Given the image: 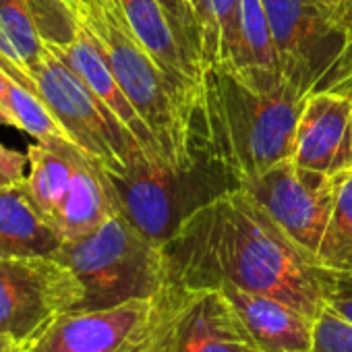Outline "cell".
Instances as JSON below:
<instances>
[{
	"label": "cell",
	"mask_w": 352,
	"mask_h": 352,
	"mask_svg": "<svg viewBox=\"0 0 352 352\" xmlns=\"http://www.w3.org/2000/svg\"><path fill=\"white\" fill-rule=\"evenodd\" d=\"M162 249L168 282L232 284L284 300L313 321L327 309L333 288V274L296 247L241 187L195 206Z\"/></svg>",
	"instance_id": "cell-1"
},
{
	"label": "cell",
	"mask_w": 352,
	"mask_h": 352,
	"mask_svg": "<svg viewBox=\"0 0 352 352\" xmlns=\"http://www.w3.org/2000/svg\"><path fill=\"white\" fill-rule=\"evenodd\" d=\"M307 91L280 73L206 69L191 120L193 145L230 174L236 187L292 160Z\"/></svg>",
	"instance_id": "cell-2"
},
{
	"label": "cell",
	"mask_w": 352,
	"mask_h": 352,
	"mask_svg": "<svg viewBox=\"0 0 352 352\" xmlns=\"http://www.w3.org/2000/svg\"><path fill=\"white\" fill-rule=\"evenodd\" d=\"M79 19L94 34L114 77L155 135L168 164L181 176L191 172L195 166L191 122L176 106L164 73L133 34L120 0H91Z\"/></svg>",
	"instance_id": "cell-3"
},
{
	"label": "cell",
	"mask_w": 352,
	"mask_h": 352,
	"mask_svg": "<svg viewBox=\"0 0 352 352\" xmlns=\"http://www.w3.org/2000/svg\"><path fill=\"white\" fill-rule=\"evenodd\" d=\"M52 257L81 284V300L75 311L155 298L168 282L164 249L143 236L120 212L94 232L65 241Z\"/></svg>",
	"instance_id": "cell-4"
},
{
	"label": "cell",
	"mask_w": 352,
	"mask_h": 352,
	"mask_svg": "<svg viewBox=\"0 0 352 352\" xmlns=\"http://www.w3.org/2000/svg\"><path fill=\"white\" fill-rule=\"evenodd\" d=\"M0 71L38 94L71 141L108 174H122L137 155L145 153L77 73L50 48L32 73L0 54Z\"/></svg>",
	"instance_id": "cell-5"
},
{
	"label": "cell",
	"mask_w": 352,
	"mask_h": 352,
	"mask_svg": "<svg viewBox=\"0 0 352 352\" xmlns=\"http://www.w3.org/2000/svg\"><path fill=\"white\" fill-rule=\"evenodd\" d=\"M153 302L151 352H259L234 307L218 288L166 282Z\"/></svg>",
	"instance_id": "cell-6"
},
{
	"label": "cell",
	"mask_w": 352,
	"mask_h": 352,
	"mask_svg": "<svg viewBox=\"0 0 352 352\" xmlns=\"http://www.w3.org/2000/svg\"><path fill=\"white\" fill-rule=\"evenodd\" d=\"M79 300L81 284L54 257H0V333L17 344L30 346Z\"/></svg>",
	"instance_id": "cell-7"
},
{
	"label": "cell",
	"mask_w": 352,
	"mask_h": 352,
	"mask_svg": "<svg viewBox=\"0 0 352 352\" xmlns=\"http://www.w3.org/2000/svg\"><path fill=\"white\" fill-rule=\"evenodd\" d=\"M267 218L317 261L336 199V176L284 160L239 185Z\"/></svg>",
	"instance_id": "cell-8"
},
{
	"label": "cell",
	"mask_w": 352,
	"mask_h": 352,
	"mask_svg": "<svg viewBox=\"0 0 352 352\" xmlns=\"http://www.w3.org/2000/svg\"><path fill=\"white\" fill-rule=\"evenodd\" d=\"M153 298H135L108 309L58 315L34 340L30 352H151Z\"/></svg>",
	"instance_id": "cell-9"
},
{
	"label": "cell",
	"mask_w": 352,
	"mask_h": 352,
	"mask_svg": "<svg viewBox=\"0 0 352 352\" xmlns=\"http://www.w3.org/2000/svg\"><path fill=\"white\" fill-rule=\"evenodd\" d=\"M292 162L300 168L338 176L352 168V96L311 89L296 120Z\"/></svg>",
	"instance_id": "cell-10"
},
{
	"label": "cell",
	"mask_w": 352,
	"mask_h": 352,
	"mask_svg": "<svg viewBox=\"0 0 352 352\" xmlns=\"http://www.w3.org/2000/svg\"><path fill=\"white\" fill-rule=\"evenodd\" d=\"M108 176L116 193L118 212L143 236L164 247L187 216L179 210L181 201H176L174 193V181L181 174H176L172 166L141 153L122 174Z\"/></svg>",
	"instance_id": "cell-11"
},
{
	"label": "cell",
	"mask_w": 352,
	"mask_h": 352,
	"mask_svg": "<svg viewBox=\"0 0 352 352\" xmlns=\"http://www.w3.org/2000/svg\"><path fill=\"white\" fill-rule=\"evenodd\" d=\"M120 7L133 34L164 73L176 106L191 122L199 100L204 73L183 50L157 0H120Z\"/></svg>",
	"instance_id": "cell-12"
},
{
	"label": "cell",
	"mask_w": 352,
	"mask_h": 352,
	"mask_svg": "<svg viewBox=\"0 0 352 352\" xmlns=\"http://www.w3.org/2000/svg\"><path fill=\"white\" fill-rule=\"evenodd\" d=\"M50 50L56 56H60L77 73V77L114 114V118L131 133V137L141 145V149L151 160H157V162L168 164V160L164 157V151H162L155 135L151 133V129L147 126V122L141 118V114L137 112V108L126 98L124 89L120 87L118 79L114 77V73H112L106 56L102 54L100 44L96 42L94 34L83 23H81L79 36L71 44H67L63 48H50Z\"/></svg>",
	"instance_id": "cell-13"
},
{
	"label": "cell",
	"mask_w": 352,
	"mask_h": 352,
	"mask_svg": "<svg viewBox=\"0 0 352 352\" xmlns=\"http://www.w3.org/2000/svg\"><path fill=\"white\" fill-rule=\"evenodd\" d=\"M218 290L234 307L245 329L259 352H311L315 321L267 294L243 290L232 284H220Z\"/></svg>",
	"instance_id": "cell-14"
},
{
	"label": "cell",
	"mask_w": 352,
	"mask_h": 352,
	"mask_svg": "<svg viewBox=\"0 0 352 352\" xmlns=\"http://www.w3.org/2000/svg\"><path fill=\"white\" fill-rule=\"evenodd\" d=\"M63 243L34 206L25 179L0 189V257H52Z\"/></svg>",
	"instance_id": "cell-15"
},
{
	"label": "cell",
	"mask_w": 352,
	"mask_h": 352,
	"mask_svg": "<svg viewBox=\"0 0 352 352\" xmlns=\"http://www.w3.org/2000/svg\"><path fill=\"white\" fill-rule=\"evenodd\" d=\"M46 52L28 0H0V54L32 73Z\"/></svg>",
	"instance_id": "cell-16"
},
{
	"label": "cell",
	"mask_w": 352,
	"mask_h": 352,
	"mask_svg": "<svg viewBox=\"0 0 352 352\" xmlns=\"http://www.w3.org/2000/svg\"><path fill=\"white\" fill-rule=\"evenodd\" d=\"M317 263L336 276H352V168L336 176L333 212Z\"/></svg>",
	"instance_id": "cell-17"
},
{
	"label": "cell",
	"mask_w": 352,
	"mask_h": 352,
	"mask_svg": "<svg viewBox=\"0 0 352 352\" xmlns=\"http://www.w3.org/2000/svg\"><path fill=\"white\" fill-rule=\"evenodd\" d=\"M0 122L13 124L21 131H25L28 135L36 137V141H40V143H50V141H58V139L71 141V137L60 126V122L54 118V114L44 104V100L38 94H34L32 89H28L25 85L13 81L11 77H9V87H7L5 112H3Z\"/></svg>",
	"instance_id": "cell-18"
},
{
	"label": "cell",
	"mask_w": 352,
	"mask_h": 352,
	"mask_svg": "<svg viewBox=\"0 0 352 352\" xmlns=\"http://www.w3.org/2000/svg\"><path fill=\"white\" fill-rule=\"evenodd\" d=\"M247 69L280 73L272 28L261 0H241V63L230 73Z\"/></svg>",
	"instance_id": "cell-19"
},
{
	"label": "cell",
	"mask_w": 352,
	"mask_h": 352,
	"mask_svg": "<svg viewBox=\"0 0 352 352\" xmlns=\"http://www.w3.org/2000/svg\"><path fill=\"white\" fill-rule=\"evenodd\" d=\"M176 38L193 65L204 73V34L189 0H157Z\"/></svg>",
	"instance_id": "cell-20"
},
{
	"label": "cell",
	"mask_w": 352,
	"mask_h": 352,
	"mask_svg": "<svg viewBox=\"0 0 352 352\" xmlns=\"http://www.w3.org/2000/svg\"><path fill=\"white\" fill-rule=\"evenodd\" d=\"M311 352H352V323L327 307L315 321Z\"/></svg>",
	"instance_id": "cell-21"
},
{
	"label": "cell",
	"mask_w": 352,
	"mask_h": 352,
	"mask_svg": "<svg viewBox=\"0 0 352 352\" xmlns=\"http://www.w3.org/2000/svg\"><path fill=\"white\" fill-rule=\"evenodd\" d=\"M313 89H336L344 94L352 89V34L344 38L336 58L329 63L321 81Z\"/></svg>",
	"instance_id": "cell-22"
},
{
	"label": "cell",
	"mask_w": 352,
	"mask_h": 352,
	"mask_svg": "<svg viewBox=\"0 0 352 352\" xmlns=\"http://www.w3.org/2000/svg\"><path fill=\"white\" fill-rule=\"evenodd\" d=\"M189 3L195 11V17L204 34V71L214 69L218 60V34H216L212 5H210V0H189Z\"/></svg>",
	"instance_id": "cell-23"
},
{
	"label": "cell",
	"mask_w": 352,
	"mask_h": 352,
	"mask_svg": "<svg viewBox=\"0 0 352 352\" xmlns=\"http://www.w3.org/2000/svg\"><path fill=\"white\" fill-rule=\"evenodd\" d=\"M30 166V157L15 149L0 145V189L17 185L25 179V168Z\"/></svg>",
	"instance_id": "cell-24"
},
{
	"label": "cell",
	"mask_w": 352,
	"mask_h": 352,
	"mask_svg": "<svg viewBox=\"0 0 352 352\" xmlns=\"http://www.w3.org/2000/svg\"><path fill=\"white\" fill-rule=\"evenodd\" d=\"M327 307L352 323V276L333 274V288L329 292Z\"/></svg>",
	"instance_id": "cell-25"
},
{
	"label": "cell",
	"mask_w": 352,
	"mask_h": 352,
	"mask_svg": "<svg viewBox=\"0 0 352 352\" xmlns=\"http://www.w3.org/2000/svg\"><path fill=\"white\" fill-rule=\"evenodd\" d=\"M325 7H327V15L331 19L336 34L344 42V38L352 34V0H329Z\"/></svg>",
	"instance_id": "cell-26"
},
{
	"label": "cell",
	"mask_w": 352,
	"mask_h": 352,
	"mask_svg": "<svg viewBox=\"0 0 352 352\" xmlns=\"http://www.w3.org/2000/svg\"><path fill=\"white\" fill-rule=\"evenodd\" d=\"M7 87H9V77H7V73L0 71V118H3V112H5Z\"/></svg>",
	"instance_id": "cell-27"
},
{
	"label": "cell",
	"mask_w": 352,
	"mask_h": 352,
	"mask_svg": "<svg viewBox=\"0 0 352 352\" xmlns=\"http://www.w3.org/2000/svg\"><path fill=\"white\" fill-rule=\"evenodd\" d=\"M73 3V7L77 9V13L81 15V13H85L87 9H89V5H91V0H71Z\"/></svg>",
	"instance_id": "cell-28"
},
{
	"label": "cell",
	"mask_w": 352,
	"mask_h": 352,
	"mask_svg": "<svg viewBox=\"0 0 352 352\" xmlns=\"http://www.w3.org/2000/svg\"><path fill=\"white\" fill-rule=\"evenodd\" d=\"M13 344H17L13 338H9V336H5V333H0V350H5V348H9V346H13Z\"/></svg>",
	"instance_id": "cell-29"
},
{
	"label": "cell",
	"mask_w": 352,
	"mask_h": 352,
	"mask_svg": "<svg viewBox=\"0 0 352 352\" xmlns=\"http://www.w3.org/2000/svg\"><path fill=\"white\" fill-rule=\"evenodd\" d=\"M0 352H30V350H28L25 344H13V346H9V348H5V350H0Z\"/></svg>",
	"instance_id": "cell-30"
},
{
	"label": "cell",
	"mask_w": 352,
	"mask_h": 352,
	"mask_svg": "<svg viewBox=\"0 0 352 352\" xmlns=\"http://www.w3.org/2000/svg\"><path fill=\"white\" fill-rule=\"evenodd\" d=\"M327 3H329V0H325V5H327ZM325 9H327V7H325Z\"/></svg>",
	"instance_id": "cell-31"
},
{
	"label": "cell",
	"mask_w": 352,
	"mask_h": 352,
	"mask_svg": "<svg viewBox=\"0 0 352 352\" xmlns=\"http://www.w3.org/2000/svg\"><path fill=\"white\" fill-rule=\"evenodd\" d=\"M348 94H350V96H352V89H350V91H348Z\"/></svg>",
	"instance_id": "cell-32"
}]
</instances>
